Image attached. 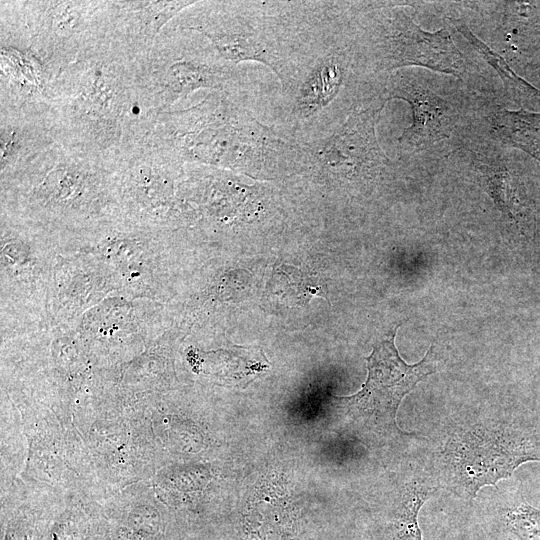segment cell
Wrapping results in <instances>:
<instances>
[{
    "label": "cell",
    "instance_id": "6da1fadb",
    "mask_svg": "<svg viewBox=\"0 0 540 540\" xmlns=\"http://www.w3.org/2000/svg\"><path fill=\"white\" fill-rule=\"evenodd\" d=\"M48 107L58 142L115 161L147 140L160 114L140 87L133 60L110 39L54 78Z\"/></svg>",
    "mask_w": 540,
    "mask_h": 540
},
{
    "label": "cell",
    "instance_id": "7a4b0ae2",
    "mask_svg": "<svg viewBox=\"0 0 540 540\" xmlns=\"http://www.w3.org/2000/svg\"><path fill=\"white\" fill-rule=\"evenodd\" d=\"M240 98L210 91L191 107L162 112L147 141L183 165L269 178L302 172L301 144L261 122Z\"/></svg>",
    "mask_w": 540,
    "mask_h": 540
},
{
    "label": "cell",
    "instance_id": "3957f363",
    "mask_svg": "<svg viewBox=\"0 0 540 540\" xmlns=\"http://www.w3.org/2000/svg\"><path fill=\"white\" fill-rule=\"evenodd\" d=\"M343 1H197L174 26L205 37L228 62H258L281 80Z\"/></svg>",
    "mask_w": 540,
    "mask_h": 540
},
{
    "label": "cell",
    "instance_id": "277c9868",
    "mask_svg": "<svg viewBox=\"0 0 540 540\" xmlns=\"http://www.w3.org/2000/svg\"><path fill=\"white\" fill-rule=\"evenodd\" d=\"M348 5L314 38L279 81L272 126L305 144L331 134L376 96L359 71L352 47Z\"/></svg>",
    "mask_w": 540,
    "mask_h": 540
},
{
    "label": "cell",
    "instance_id": "5b68a950",
    "mask_svg": "<svg viewBox=\"0 0 540 540\" xmlns=\"http://www.w3.org/2000/svg\"><path fill=\"white\" fill-rule=\"evenodd\" d=\"M1 188L5 211L35 222H87L121 210L117 161L58 141Z\"/></svg>",
    "mask_w": 540,
    "mask_h": 540
},
{
    "label": "cell",
    "instance_id": "8992f818",
    "mask_svg": "<svg viewBox=\"0 0 540 540\" xmlns=\"http://www.w3.org/2000/svg\"><path fill=\"white\" fill-rule=\"evenodd\" d=\"M348 22L355 61L376 86L395 68L421 66L462 76L466 62L446 29L428 32L401 8L382 2H349Z\"/></svg>",
    "mask_w": 540,
    "mask_h": 540
},
{
    "label": "cell",
    "instance_id": "52a82bcc",
    "mask_svg": "<svg viewBox=\"0 0 540 540\" xmlns=\"http://www.w3.org/2000/svg\"><path fill=\"white\" fill-rule=\"evenodd\" d=\"M133 62L138 83L158 113L200 89L244 93L241 65L225 60L201 34L172 24Z\"/></svg>",
    "mask_w": 540,
    "mask_h": 540
},
{
    "label": "cell",
    "instance_id": "ba28073f",
    "mask_svg": "<svg viewBox=\"0 0 540 540\" xmlns=\"http://www.w3.org/2000/svg\"><path fill=\"white\" fill-rule=\"evenodd\" d=\"M31 44L55 78L109 39L108 0H10Z\"/></svg>",
    "mask_w": 540,
    "mask_h": 540
},
{
    "label": "cell",
    "instance_id": "9c48e42d",
    "mask_svg": "<svg viewBox=\"0 0 540 540\" xmlns=\"http://www.w3.org/2000/svg\"><path fill=\"white\" fill-rule=\"evenodd\" d=\"M446 447L456 486L472 497L482 487L510 478L520 465L540 461L538 440L513 426L474 427L454 436Z\"/></svg>",
    "mask_w": 540,
    "mask_h": 540
},
{
    "label": "cell",
    "instance_id": "30bf717a",
    "mask_svg": "<svg viewBox=\"0 0 540 540\" xmlns=\"http://www.w3.org/2000/svg\"><path fill=\"white\" fill-rule=\"evenodd\" d=\"M395 333L378 342L366 358L368 375L361 389L340 398L351 418L369 429L400 432L395 418L401 401L437 370L433 346L421 361L408 364L395 347Z\"/></svg>",
    "mask_w": 540,
    "mask_h": 540
},
{
    "label": "cell",
    "instance_id": "8fae6325",
    "mask_svg": "<svg viewBox=\"0 0 540 540\" xmlns=\"http://www.w3.org/2000/svg\"><path fill=\"white\" fill-rule=\"evenodd\" d=\"M185 165L147 140L117 160L120 208L131 220L157 222L179 214L174 196Z\"/></svg>",
    "mask_w": 540,
    "mask_h": 540
},
{
    "label": "cell",
    "instance_id": "7c38bea8",
    "mask_svg": "<svg viewBox=\"0 0 540 540\" xmlns=\"http://www.w3.org/2000/svg\"><path fill=\"white\" fill-rule=\"evenodd\" d=\"M53 80L10 0H1L0 109L48 104Z\"/></svg>",
    "mask_w": 540,
    "mask_h": 540
},
{
    "label": "cell",
    "instance_id": "4fadbf2b",
    "mask_svg": "<svg viewBox=\"0 0 540 540\" xmlns=\"http://www.w3.org/2000/svg\"><path fill=\"white\" fill-rule=\"evenodd\" d=\"M56 142L48 104L0 109L1 185Z\"/></svg>",
    "mask_w": 540,
    "mask_h": 540
},
{
    "label": "cell",
    "instance_id": "5bb4252c",
    "mask_svg": "<svg viewBox=\"0 0 540 540\" xmlns=\"http://www.w3.org/2000/svg\"><path fill=\"white\" fill-rule=\"evenodd\" d=\"M197 1L108 0L109 39L128 58L147 52L162 30Z\"/></svg>",
    "mask_w": 540,
    "mask_h": 540
},
{
    "label": "cell",
    "instance_id": "9a60e30c",
    "mask_svg": "<svg viewBox=\"0 0 540 540\" xmlns=\"http://www.w3.org/2000/svg\"><path fill=\"white\" fill-rule=\"evenodd\" d=\"M379 96L385 103L402 99L410 104L413 122L398 138L404 148H428L449 137L455 126L456 112L450 103L412 80L393 76L381 86Z\"/></svg>",
    "mask_w": 540,
    "mask_h": 540
},
{
    "label": "cell",
    "instance_id": "2e32d148",
    "mask_svg": "<svg viewBox=\"0 0 540 540\" xmlns=\"http://www.w3.org/2000/svg\"><path fill=\"white\" fill-rule=\"evenodd\" d=\"M491 132L504 145L522 150L540 163V112L498 109Z\"/></svg>",
    "mask_w": 540,
    "mask_h": 540
},
{
    "label": "cell",
    "instance_id": "e0dca14e",
    "mask_svg": "<svg viewBox=\"0 0 540 540\" xmlns=\"http://www.w3.org/2000/svg\"><path fill=\"white\" fill-rule=\"evenodd\" d=\"M457 30L472 44L481 56L497 71L501 77L505 88L521 104H527L531 108H540V91L532 84L518 76L507 64V62L483 41L470 31L468 26L462 22H454Z\"/></svg>",
    "mask_w": 540,
    "mask_h": 540
},
{
    "label": "cell",
    "instance_id": "ac0fdd59",
    "mask_svg": "<svg viewBox=\"0 0 540 540\" xmlns=\"http://www.w3.org/2000/svg\"><path fill=\"white\" fill-rule=\"evenodd\" d=\"M432 491L414 486L405 496L398 523V540H422L418 513Z\"/></svg>",
    "mask_w": 540,
    "mask_h": 540
},
{
    "label": "cell",
    "instance_id": "d6986e66",
    "mask_svg": "<svg viewBox=\"0 0 540 540\" xmlns=\"http://www.w3.org/2000/svg\"><path fill=\"white\" fill-rule=\"evenodd\" d=\"M507 523L519 540H540V509L521 503L508 512Z\"/></svg>",
    "mask_w": 540,
    "mask_h": 540
},
{
    "label": "cell",
    "instance_id": "ffe728a7",
    "mask_svg": "<svg viewBox=\"0 0 540 540\" xmlns=\"http://www.w3.org/2000/svg\"><path fill=\"white\" fill-rule=\"evenodd\" d=\"M484 170L485 178L488 179V186L496 196L497 204L501 206L502 210L510 213L513 197L509 187L508 171L503 166L486 167Z\"/></svg>",
    "mask_w": 540,
    "mask_h": 540
},
{
    "label": "cell",
    "instance_id": "44dd1931",
    "mask_svg": "<svg viewBox=\"0 0 540 540\" xmlns=\"http://www.w3.org/2000/svg\"><path fill=\"white\" fill-rule=\"evenodd\" d=\"M523 71L528 82L540 91V61L528 62Z\"/></svg>",
    "mask_w": 540,
    "mask_h": 540
}]
</instances>
